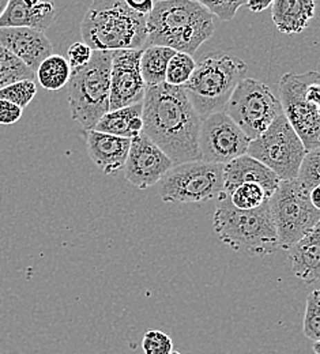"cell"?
I'll use <instances>...</instances> for the list:
<instances>
[{"label":"cell","mask_w":320,"mask_h":354,"mask_svg":"<svg viewBox=\"0 0 320 354\" xmlns=\"http://www.w3.org/2000/svg\"><path fill=\"white\" fill-rule=\"evenodd\" d=\"M245 183L259 184L273 195L281 180L265 164L244 154L224 165V192L229 195L234 188Z\"/></svg>","instance_id":"18"},{"label":"cell","mask_w":320,"mask_h":354,"mask_svg":"<svg viewBox=\"0 0 320 354\" xmlns=\"http://www.w3.org/2000/svg\"><path fill=\"white\" fill-rule=\"evenodd\" d=\"M68 63L71 66V70L79 68L91 62L93 56V49L85 43H74L68 48L67 52Z\"/></svg>","instance_id":"32"},{"label":"cell","mask_w":320,"mask_h":354,"mask_svg":"<svg viewBox=\"0 0 320 354\" xmlns=\"http://www.w3.org/2000/svg\"><path fill=\"white\" fill-rule=\"evenodd\" d=\"M112 50H93L88 64L73 70L68 81L71 116L86 131L109 112Z\"/></svg>","instance_id":"6"},{"label":"cell","mask_w":320,"mask_h":354,"mask_svg":"<svg viewBox=\"0 0 320 354\" xmlns=\"http://www.w3.org/2000/svg\"><path fill=\"white\" fill-rule=\"evenodd\" d=\"M251 139L221 111L202 120L199 131L200 160L210 164L227 165L247 154Z\"/></svg>","instance_id":"12"},{"label":"cell","mask_w":320,"mask_h":354,"mask_svg":"<svg viewBox=\"0 0 320 354\" xmlns=\"http://www.w3.org/2000/svg\"><path fill=\"white\" fill-rule=\"evenodd\" d=\"M8 1H10V0H0V17L3 15V12H4V10H6L7 4H8Z\"/></svg>","instance_id":"37"},{"label":"cell","mask_w":320,"mask_h":354,"mask_svg":"<svg viewBox=\"0 0 320 354\" xmlns=\"http://www.w3.org/2000/svg\"><path fill=\"white\" fill-rule=\"evenodd\" d=\"M213 226L220 240L237 252L272 255L279 248L269 202L258 209L240 210L232 205L229 195L221 192L217 198Z\"/></svg>","instance_id":"4"},{"label":"cell","mask_w":320,"mask_h":354,"mask_svg":"<svg viewBox=\"0 0 320 354\" xmlns=\"http://www.w3.org/2000/svg\"><path fill=\"white\" fill-rule=\"evenodd\" d=\"M279 248L289 250L320 221L310 191L297 180H282L269 199Z\"/></svg>","instance_id":"8"},{"label":"cell","mask_w":320,"mask_h":354,"mask_svg":"<svg viewBox=\"0 0 320 354\" xmlns=\"http://www.w3.org/2000/svg\"><path fill=\"white\" fill-rule=\"evenodd\" d=\"M247 154L265 164L282 181L297 178L307 149L282 113L265 133L251 140Z\"/></svg>","instance_id":"10"},{"label":"cell","mask_w":320,"mask_h":354,"mask_svg":"<svg viewBox=\"0 0 320 354\" xmlns=\"http://www.w3.org/2000/svg\"><path fill=\"white\" fill-rule=\"evenodd\" d=\"M270 196L272 195L262 185L255 183L241 184L229 194V199L232 205L240 210L258 209L263 203L269 202Z\"/></svg>","instance_id":"25"},{"label":"cell","mask_w":320,"mask_h":354,"mask_svg":"<svg viewBox=\"0 0 320 354\" xmlns=\"http://www.w3.org/2000/svg\"><path fill=\"white\" fill-rule=\"evenodd\" d=\"M293 274L303 282L312 285L320 281V221L289 250Z\"/></svg>","instance_id":"19"},{"label":"cell","mask_w":320,"mask_h":354,"mask_svg":"<svg viewBox=\"0 0 320 354\" xmlns=\"http://www.w3.org/2000/svg\"><path fill=\"white\" fill-rule=\"evenodd\" d=\"M195 68L196 63L191 55L176 52L167 68V84L172 86H184L192 77Z\"/></svg>","instance_id":"26"},{"label":"cell","mask_w":320,"mask_h":354,"mask_svg":"<svg viewBox=\"0 0 320 354\" xmlns=\"http://www.w3.org/2000/svg\"><path fill=\"white\" fill-rule=\"evenodd\" d=\"M165 203H203L224 192V165L202 160L173 165L158 183Z\"/></svg>","instance_id":"9"},{"label":"cell","mask_w":320,"mask_h":354,"mask_svg":"<svg viewBox=\"0 0 320 354\" xmlns=\"http://www.w3.org/2000/svg\"><path fill=\"white\" fill-rule=\"evenodd\" d=\"M126 4L142 15H149L154 7V0H124Z\"/></svg>","instance_id":"34"},{"label":"cell","mask_w":320,"mask_h":354,"mask_svg":"<svg viewBox=\"0 0 320 354\" xmlns=\"http://www.w3.org/2000/svg\"><path fill=\"white\" fill-rule=\"evenodd\" d=\"M36 94L37 85L35 81H21L7 88H0V100L17 104L21 108H26Z\"/></svg>","instance_id":"28"},{"label":"cell","mask_w":320,"mask_h":354,"mask_svg":"<svg viewBox=\"0 0 320 354\" xmlns=\"http://www.w3.org/2000/svg\"><path fill=\"white\" fill-rule=\"evenodd\" d=\"M142 349L144 354H171L173 352V341L164 331L150 330L143 335Z\"/></svg>","instance_id":"30"},{"label":"cell","mask_w":320,"mask_h":354,"mask_svg":"<svg viewBox=\"0 0 320 354\" xmlns=\"http://www.w3.org/2000/svg\"><path fill=\"white\" fill-rule=\"evenodd\" d=\"M154 1H161V0H154Z\"/></svg>","instance_id":"40"},{"label":"cell","mask_w":320,"mask_h":354,"mask_svg":"<svg viewBox=\"0 0 320 354\" xmlns=\"http://www.w3.org/2000/svg\"><path fill=\"white\" fill-rule=\"evenodd\" d=\"M143 102L109 111L94 127L98 133H111L115 136L134 139L143 133Z\"/></svg>","instance_id":"21"},{"label":"cell","mask_w":320,"mask_h":354,"mask_svg":"<svg viewBox=\"0 0 320 354\" xmlns=\"http://www.w3.org/2000/svg\"><path fill=\"white\" fill-rule=\"evenodd\" d=\"M0 45L35 73L46 57L53 55V46L46 33L30 28H0Z\"/></svg>","instance_id":"15"},{"label":"cell","mask_w":320,"mask_h":354,"mask_svg":"<svg viewBox=\"0 0 320 354\" xmlns=\"http://www.w3.org/2000/svg\"><path fill=\"white\" fill-rule=\"evenodd\" d=\"M303 333L314 342L320 341V289L312 290L307 297Z\"/></svg>","instance_id":"27"},{"label":"cell","mask_w":320,"mask_h":354,"mask_svg":"<svg viewBox=\"0 0 320 354\" xmlns=\"http://www.w3.org/2000/svg\"><path fill=\"white\" fill-rule=\"evenodd\" d=\"M203 6L210 14L218 17L221 21H232L238 8L247 6V0H195Z\"/></svg>","instance_id":"31"},{"label":"cell","mask_w":320,"mask_h":354,"mask_svg":"<svg viewBox=\"0 0 320 354\" xmlns=\"http://www.w3.org/2000/svg\"><path fill=\"white\" fill-rule=\"evenodd\" d=\"M173 165L172 160L146 133H142L131 139L124 176L139 189H146L158 184Z\"/></svg>","instance_id":"14"},{"label":"cell","mask_w":320,"mask_h":354,"mask_svg":"<svg viewBox=\"0 0 320 354\" xmlns=\"http://www.w3.org/2000/svg\"><path fill=\"white\" fill-rule=\"evenodd\" d=\"M143 133L175 165L200 160L199 131L202 118L183 86H149L143 98Z\"/></svg>","instance_id":"1"},{"label":"cell","mask_w":320,"mask_h":354,"mask_svg":"<svg viewBox=\"0 0 320 354\" xmlns=\"http://www.w3.org/2000/svg\"><path fill=\"white\" fill-rule=\"evenodd\" d=\"M171 354H183V353H180V352H175V351H173V352H172V353Z\"/></svg>","instance_id":"39"},{"label":"cell","mask_w":320,"mask_h":354,"mask_svg":"<svg viewBox=\"0 0 320 354\" xmlns=\"http://www.w3.org/2000/svg\"><path fill=\"white\" fill-rule=\"evenodd\" d=\"M315 0H274L272 17L275 28L283 35H299L315 17Z\"/></svg>","instance_id":"20"},{"label":"cell","mask_w":320,"mask_h":354,"mask_svg":"<svg viewBox=\"0 0 320 354\" xmlns=\"http://www.w3.org/2000/svg\"><path fill=\"white\" fill-rule=\"evenodd\" d=\"M279 101L307 151L320 147V73H286L279 81Z\"/></svg>","instance_id":"7"},{"label":"cell","mask_w":320,"mask_h":354,"mask_svg":"<svg viewBox=\"0 0 320 354\" xmlns=\"http://www.w3.org/2000/svg\"><path fill=\"white\" fill-rule=\"evenodd\" d=\"M36 73L14 53L0 45V88L21 81H35Z\"/></svg>","instance_id":"24"},{"label":"cell","mask_w":320,"mask_h":354,"mask_svg":"<svg viewBox=\"0 0 320 354\" xmlns=\"http://www.w3.org/2000/svg\"><path fill=\"white\" fill-rule=\"evenodd\" d=\"M23 113V108L18 106L6 100H0V124L1 126H11L17 123Z\"/></svg>","instance_id":"33"},{"label":"cell","mask_w":320,"mask_h":354,"mask_svg":"<svg viewBox=\"0 0 320 354\" xmlns=\"http://www.w3.org/2000/svg\"><path fill=\"white\" fill-rule=\"evenodd\" d=\"M56 19V6L52 0H10L0 28H30L46 30Z\"/></svg>","instance_id":"17"},{"label":"cell","mask_w":320,"mask_h":354,"mask_svg":"<svg viewBox=\"0 0 320 354\" xmlns=\"http://www.w3.org/2000/svg\"><path fill=\"white\" fill-rule=\"evenodd\" d=\"M214 35L213 14L195 0L156 1L147 15V43L194 55Z\"/></svg>","instance_id":"2"},{"label":"cell","mask_w":320,"mask_h":354,"mask_svg":"<svg viewBox=\"0 0 320 354\" xmlns=\"http://www.w3.org/2000/svg\"><path fill=\"white\" fill-rule=\"evenodd\" d=\"M314 352L315 354H320V341L314 344Z\"/></svg>","instance_id":"38"},{"label":"cell","mask_w":320,"mask_h":354,"mask_svg":"<svg viewBox=\"0 0 320 354\" xmlns=\"http://www.w3.org/2000/svg\"><path fill=\"white\" fill-rule=\"evenodd\" d=\"M71 73V66L66 57L60 55H50L39 66L36 78L43 88L56 91L68 84Z\"/></svg>","instance_id":"23"},{"label":"cell","mask_w":320,"mask_h":354,"mask_svg":"<svg viewBox=\"0 0 320 354\" xmlns=\"http://www.w3.org/2000/svg\"><path fill=\"white\" fill-rule=\"evenodd\" d=\"M297 180L308 191L320 185V147L307 151L300 165Z\"/></svg>","instance_id":"29"},{"label":"cell","mask_w":320,"mask_h":354,"mask_svg":"<svg viewBox=\"0 0 320 354\" xmlns=\"http://www.w3.org/2000/svg\"><path fill=\"white\" fill-rule=\"evenodd\" d=\"M310 198H311L312 205L320 212V185H317L315 188H312L310 191Z\"/></svg>","instance_id":"36"},{"label":"cell","mask_w":320,"mask_h":354,"mask_svg":"<svg viewBox=\"0 0 320 354\" xmlns=\"http://www.w3.org/2000/svg\"><path fill=\"white\" fill-rule=\"evenodd\" d=\"M224 112L254 140L283 113L279 97L263 82L244 78L233 90Z\"/></svg>","instance_id":"11"},{"label":"cell","mask_w":320,"mask_h":354,"mask_svg":"<svg viewBox=\"0 0 320 354\" xmlns=\"http://www.w3.org/2000/svg\"><path fill=\"white\" fill-rule=\"evenodd\" d=\"M84 43L93 50L142 49L147 43V15L124 0H93L81 24Z\"/></svg>","instance_id":"3"},{"label":"cell","mask_w":320,"mask_h":354,"mask_svg":"<svg viewBox=\"0 0 320 354\" xmlns=\"http://www.w3.org/2000/svg\"><path fill=\"white\" fill-rule=\"evenodd\" d=\"M142 52L143 49L113 50L109 111L143 102L147 86L140 73Z\"/></svg>","instance_id":"13"},{"label":"cell","mask_w":320,"mask_h":354,"mask_svg":"<svg viewBox=\"0 0 320 354\" xmlns=\"http://www.w3.org/2000/svg\"><path fill=\"white\" fill-rule=\"evenodd\" d=\"M175 53L176 50L158 45H150L142 52L140 73L147 88L167 84V68Z\"/></svg>","instance_id":"22"},{"label":"cell","mask_w":320,"mask_h":354,"mask_svg":"<svg viewBox=\"0 0 320 354\" xmlns=\"http://www.w3.org/2000/svg\"><path fill=\"white\" fill-rule=\"evenodd\" d=\"M273 3H274V0H247V7L252 12H261V11H265L266 8L272 7Z\"/></svg>","instance_id":"35"},{"label":"cell","mask_w":320,"mask_h":354,"mask_svg":"<svg viewBox=\"0 0 320 354\" xmlns=\"http://www.w3.org/2000/svg\"><path fill=\"white\" fill-rule=\"evenodd\" d=\"M86 147L94 165L109 176L124 169L131 139L89 130L86 133Z\"/></svg>","instance_id":"16"},{"label":"cell","mask_w":320,"mask_h":354,"mask_svg":"<svg viewBox=\"0 0 320 354\" xmlns=\"http://www.w3.org/2000/svg\"><path fill=\"white\" fill-rule=\"evenodd\" d=\"M248 66L232 55H214L205 57L183 88L196 109L205 119L225 109L233 90L244 80Z\"/></svg>","instance_id":"5"}]
</instances>
